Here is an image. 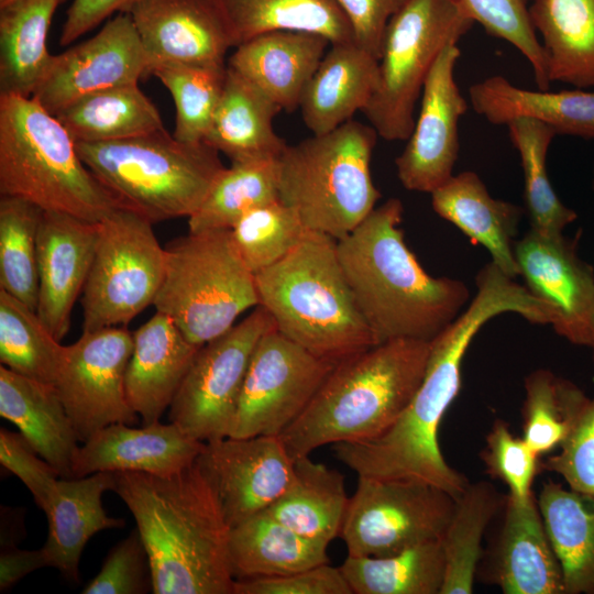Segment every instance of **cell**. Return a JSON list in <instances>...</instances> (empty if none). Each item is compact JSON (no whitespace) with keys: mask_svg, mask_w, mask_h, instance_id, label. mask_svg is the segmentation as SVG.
Segmentation results:
<instances>
[{"mask_svg":"<svg viewBox=\"0 0 594 594\" xmlns=\"http://www.w3.org/2000/svg\"><path fill=\"white\" fill-rule=\"evenodd\" d=\"M522 439L539 455L558 449L566 437L581 388L546 369L524 382Z\"/></svg>","mask_w":594,"mask_h":594,"instance_id":"46","label":"cell"},{"mask_svg":"<svg viewBox=\"0 0 594 594\" xmlns=\"http://www.w3.org/2000/svg\"><path fill=\"white\" fill-rule=\"evenodd\" d=\"M506 125L521 162L525 210L530 229L547 235L563 234L578 215L560 200L548 176V151L557 133L544 123L529 118H517Z\"/></svg>","mask_w":594,"mask_h":594,"instance_id":"42","label":"cell"},{"mask_svg":"<svg viewBox=\"0 0 594 594\" xmlns=\"http://www.w3.org/2000/svg\"><path fill=\"white\" fill-rule=\"evenodd\" d=\"M205 443L189 437L170 421H155L141 428L112 424L91 435L79 447L73 477L97 472H141L168 476L194 464Z\"/></svg>","mask_w":594,"mask_h":594,"instance_id":"23","label":"cell"},{"mask_svg":"<svg viewBox=\"0 0 594 594\" xmlns=\"http://www.w3.org/2000/svg\"><path fill=\"white\" fill-rule=\"evenodd\" d=\"M0 416L19 429L61 479H74L73 465L79 440L53 384L1 365Z\"/></svg>","mask_w":594,"mask_h":594,"instance_id":"27","label":"cell"},{"mask_svg":"<svg viewBox=\"0 0 594 594\" xmlns=\"http://www.w3.org/2000/svg\"><path fill=\"white\" fill-rule=\"evenodd\" d=\"M340 570L352 594H440L444 560L440 541L383 556H350Z\"/></svg>","mask_w":594,"mask_h":594,"instance_id":"40","label":"cell"},{"mask_svg":"<svg viewBox=\"0 0 594 594\" xmlns=\"http://www.w3.org/2000/svg\"><path fill=\"white\" fill-rule=\"evenodd\" d=\"M430 341L396 339L340 361L301 415L279 436L293 460L326 444L378 437L418 389Z\"/></svg>","mask_w":594,"mask_h":594,"instance_id":"4","label":"cell"},{"mask_svg":"<svg viewBox=\"0 0 594 594\" xmlns=\"http://www.w3.org/2000/svg\"><path fill=\"white\" fill-rule=\"evenodd\" d=\"M0 462L4 469L22 481L36 505L44 512L61 479L56 470L20 432L4 428L0 430Z\"/></svg>","mask_w":594,"mask_h":594,"instance_id":"52","label":"cell"},{"mask_svg":"<svg viewBox=\"0 0 594 594\" xmlns=\"http://www.w3.org/2000/svg\"><path fill=\"white\" fill-rule=\"evenodd\" d=\"M133 349L127 326L82 331L64 345L54 386L79 442L112 424L138 421L125 393V372Z\"/></svg>","mask_w":594,"mask_h":594,"instance_id":"15","label":"cell"},{"mask_svg":"<svg viewBox=\"0 0 594 594\" xmlns=\"http://www.w3.org/2000/svg\"><path fill=\"white\" fill-rule=\"evenodd\" d=\"M148 64L226 63L231 47L209 0H140L129 12Z\"/></svg>","mask_w":594,"mask_h":594,"instance_id":"22","label":"cell"},{"mask_svg":"<svg viewBox=\"0 0 594 594\" xmlns=\"http://www.w3.org/2000/svg\"><path fill=\"white\" fill-rule=\"evenodd\" d=\"M98 222L44 211L37 232L38 294L36 314L61 341L68 332L74 305L92 264Z\"/></svg>","mask_w":594,"mask_h":594,"instance_id":"20","label":"cell"},{"mask_svg":"<svg viewBox=\"0 0 594 594\" xmlns=\"http://www.w3.org/2000/svg\"><path fill=\"white\" fill-rule=\"evenodd\" d=\"M8 1H10V0H0V6L7 3Z\"/></svg>","mask_w":594,"mask_h":594,"instance_id":"57","label":"cell"},{"mask_svg":"<svg viewBox=\"0 0 594 594\" xmlns=\"http://www.w3.org/2000/svg\"><path fill=\"white\" fill-rule=\"evenodd\" d=\"M114 472H97L84 477L59 479L44 510L48 534L42 550L48 566L67 579L78 580V565L87 541L98 531L122 528L124 520L107 515L102 495L113 491Z\"/></svg>","mask_w":594,"mask_h":594,"instance_id":"29","label":"cell"},{"mask_svg":"<svg viewBox=\"0 0 594 594\" xmlns=\"http://www.w3.org/2000/svg\"><path fill=\"white\" fill-rule=\"evenodd\" d=\"M460 56L458 43L448 44L425 81L418 117L395 160L397 177L407 190L431 194L454 175L459 122L468 110L454 77Z\"/></svg>","mask_w":594,"mask_h":594,"instance_id":"17","label":"cell"},{"mask_svg":"<svg viewBox=\"0 0 594 594\" xmlns=\"http://www.w3.org/2000/svg\"><path fill=\"white\" fill-rule=\"evenodd\" d=\"M579 238L530 229L515 242L514 255L525 287L551 310L554 331L593 351L594 268L578 254Z\"/></svg>","mask_w":594,"mask_h":594,"instance_id":"16","label":"cell"},{"mask_svg":"<svg viewBox=\"0 0 594 594\" xmlns=\"http://www.w3.org/2000/svg\"><path fill=\"white\" fill-rule=\"evenodd\" d=\"M44 210L23 198H0V289L36 311L37 232Z\"/></svg>","mask_w":594,"mask_h":594,"instance_id":"43","label":"cell"},{"mask_svg":"<svg viewBox=\"0 0 594 594\" xmlns=\"http://www.w3.org/2000/svg\"><path fill=\"white\" fill-rule=\"evenodd\" d=\"M312 231L292 207L280 200L256 207L231 229L233 244L255 275L294 250Z\"/></svg>","mask_w":594,"mask_h":594,"instance_id":"47","label":"cell"},{"mask_svg":"<svg viewBox=\"0 0 594 594\" xmlns=\"http://www.w3.org/2000/svg\"><path fill=\"white\" fill-rule=\"evenodd\" d=\"M277 160L231 162L188 218L189 232L232 229L248 211L279 200Z\"/></svg>","mask_w":594,"mask_h":594,"instance_id":"41","label":"cell"},{"mask_svg":"<svg viewBox=\"0 0 594 594\" xmlns=\"http://www.w3.org/2000/svg\"><path fill=\"white\" fill-rule=\"evenodd\" d=\"M95 177L122 208L152 223L189 218L226 168L205 142L185 143L165 128L139 136L76 143Z\"/></svg>","mask_w":594,"mask_h":594,"instance_id":"7","label":"cell"},{"mask_svg":"<svg viewBox=\"0 0 594 594\" xmlns=\"http://www.w3.org/2000/svg\"><path fill=\"white\" fill-rule=\"evenodd\" d=\"M233 594H352L340 568L320 564L284 575L239 579Z\"/></svg>","mask_w":594,"mask_h":594,"instance_id":"53","label":"cell"},{"mask_svg":"<svg viewBox=\"0 0 594 594\" xmlns=\"http://www.w3.org/2000/svg\"><path fill=\"white\" fill-rule=\"evenodd\" d=\"M503 502L504 497L486 481L469 483L455 498L452 516L440 539L444 560L440 594L473 592L483 556V537Z\"/></svg>","mask_w":594,"mask_h":594,"instance_id":"39","label":"cell"},{"mask_svg":"<svg viewBox=\"0 0 594 594\" xmlns=\"http://www.w3.org/2000/svg\"><path fill=\"white\" fill-rule=\"evenodd\" d=\"M66 0H10L0 6V95L32 97L51 63L46 41Z\"/></svg>","mask_w":594,"mask_h":594,"instance_id":"35","label":"cell"},{"mask_svg":"<svg viewBox=\"0 0 594 594\" xmlns=\"http://www.w3.org/2000/svg\"><path fill=\"white\" fill-rule=\"evenodd\" d=\"M455 497L435 485L358 475L340 537L348 554L383 557L440 541Z\"/></svg>","mask_w":594,"mask_h":594,"instance_id":"12","label":"cell"},{"mask_svg":"<svg viewBox=\"0 0 594 594\" xmlns=\"http://www.w3.org/2000/svg\"><path fill=\"white\" fill-rule=\"evenodd\" d=\"M148 75L146 54L129 12L108 20L92 37L54 55L32 98L56 116L76 100Z\"/></svg>","mask_w":594,"mask_h":594,"instance_id":"18","label":"cell"},{"mask_svg":"<svg viewBox=\"0 0 594 594\" xmlns=\"http://www.w3.org/2000/svg\"><path fill=\"white\" fill-rule=\"evenodd\" d=\"M63 350L35 310L0 289L1 365L54 385Z\"/></svg>","mask_w":594,"mask_h":594,"instance_id":"44","label":"cell"},{"mask_svg":"<svg viewBox=\"0 0 594 594\" xmlns=\"http://www.w3.org/2000/svg\"><path fill=\"white\" fill-rule=\"evenodd\" d=\"M352 30L353 41L377 59L391 19L408 0H334Z\"/></svg>","mask_w":594,"mask_h":594,"instance_id":"54","label":"cell"},{"mask_svg":"<svg viewBox=\"0 0 594 594\" xmlns=\"http://www.w3.org/2000/svg\"><path fill=\"white\" fill-rule=\"evenodd\" d=\"M153 306L202 346L258 306L254 274L239 255L231 229L188 232L165 246V272Z\"/></svg>","mask_w":594,"mask_h":594,"instance_id":"9","label":"cell"},{"mask_svg":"<svg viewBox=\"0 0 594 594\" xmlns=\"http://www.w3.org/2000/svg\"><path fill=\"white\" fill-rule=\"evenodd\" d=\"M231 47L273 31H302L330 44L352 43L348 19L334 0H209Z\"/></svg>","mask_w":594,"mask_h":594,"instance_id":"32","label":"cell"},{"mask_svg":"<svg viewBox=\"0 0 594 594\" xmlns=\"http://www.w3.org/2000/svg\"><path fill=\"white\" fill-rule=\"evenodd\" d=\"M282 110L228 66L222 95L204 142L231 162L278 158L287 144L275 132L273 120Z\"/></svg>","mask_w":594,"mask_h":594,"instance_id":"31","label":"cell"},{"mask_svg":"<svg viewBox=\"0 0 594 594\" xmlns=\"http://www.w3.org/2000/svg\"><path fill=\"white\" fill-rule=\"evenodd\" d=\"M540 458L522 437H515L502 419L493 422L481 453L486 473L502 481L508 488V495L517 501H526L534 495L531 486L541 470Z\"/></svg>","mask_w":594,"mask_h":594,"instance_id":"50","label":"cell"},{"mask_svg":"<svg viewBox=\"0 0 594 594\" xmlns=\"http://www.w3.org/2000/svg\"><path fill=\"white\" fill-rule=\"evenodd\" d=\"M200 348L160 311L133 332L125 393L143 425L160 421L169 408Z\"/></svg>","mask_w":594,"mask_h":594,"instance_id":"24","label":"cell"},{"mask_svg":"<svg viewBox=\"0 0 594 594\" xmlns=\"http://www.w3.org/2000/svg\"><path fill=\"white\" fill-rule=\"evenodd\" d=\"M153 223L127 208L98 222V238L80 304L82 331L127 326L154 300L165 272V248Z\"/></svg>","mask_w":594,"mask_h":594,"instance_id":"11","label":"cell"},{"mask_svg":"<svg viewBox=\"0 0 594 594\" xmlns=\"http://www.w3.org/2000/svg\"><path fill=\"white\" fill-rule=\"evenodd\" d=\"M458 0H408L391 19L378 59V84L362 111L378 136L406 141L425 81L440 52L473 26Z\"/></svg>","mask_w":594,"mask_h":594,"instance_id":"10","label":"cell"},{"mask_svg":"<svg viewBox=\"0 0 594 594\" xmlns=\"http://www.w3.org/2000/svg\"><path fill=\"white\" fill-rule=\"evenodd\" d=\"M227 64H166L154 75L168 89L176 107L174 138L185 143L204 142L220 101Z\"/></svg>","mask_w":594,"mask_h":594,"instance_id":"45","label":"cell"},{"mask_svg":"<svg viewBox=\"0 0 594 594\" xmlns=\"http://www.w3.org/2000/svg\"><path fill=\"white\" fill-rule=\"evenodd\" d=\"M378 84V59L354 42L331 44L304 90L299 109L312 134L352 120L371 101Z\"/></svg>","mask_w":594,"mask_h":594,"instance_id":"28","label":"cell"},{"mask_svg":"<svg viewBox=\"0 0 594 594\" xmlns=\"http://www.w3.org/2000/svg\"><path fill=\"white\" fill-rule=\"evenodd\" d=\"M327 547L262 510L230 529V568L234 580L284 575L329 563Z\"/></svg>","mask_w":594,"mask_h":594,"instance_id":"34","label":"cell"},{"mask_svg":"<svg viewBox=\"0 0 594 594\" xmlns=\"http://www.w3.org/2000/svg\"><path fill=\"white\" fill-rule=\"evenodd\" d=\"M403 215V202L389 198L337 241L346 282L376 344L431 341L470 302L462 280L424 270L405 242Z\"/></svg>","mask_w":594,"mask_h":594,"instance_id":"3","label":"cell"},{"mask_svg":"<svg viewBox=\"0 0 594 594\" xmlns=\"http://www.w3.org/2000/svg\"><path fill=\"white\" fill-rule=\"evenodd\" d=\"M330 45L316 33L273 31L237 46L227 65L283 110L294 111Z\"/></svg>","mask_w":594,"mask_h":594,"instance_id":"25","label":"cell"},{"mask_svg":"<svg viewBox=\"0 0 594 594\" xmlns=\"http://www.w3.org/2000/svg\"><path fill=\"white\" fill-rule=\"evenodd\" d=\"M152 590L147 552L136 529L108 553L84 594H140Z\"/></svg>","mask_w":594,"mask_h":594,"instance_id":"51","label":"cell"},{"mask_svg":"<svg viewBox=\"0 0 594 594\" xmlns=\"http://www.w3.org/2000/svg\"><path fill=\"white\" fill-rule=\"evenodd\" d=\"M564 594H594V495L546 482L537 497Z\"/></svg>","mask_w":594,"mask_h":594,"instance_id":"36","label":"cell"},{"mask_svg":"<svg viewBox=\"0 0 594 594\" xmlns=\"http://www.w3.org/2000/svg\"><path fill=\"white\" fill-rule=\"evenodd\" d=\"M592 188L594 190V169H593V178H592Z\"/></svg>","mask_w":594,"mask_h":594,"instance_id":"58","label":"cell"},{"mask_svg":"<svg viewBox=\"0 0 594 594\" xmlns=\"http://www.w3.org/2000/svg\"><path fill=\"white\" fill-rule=\"evenodd\" d=\"M273 328V318L258 305L202 345L168 408L169 421L202 442L228 437L254 348Z\"/></svg>","mask_w":594,"mask_h":594,"instance_id":"13","label":"cell"},{"mask_svg":"<svg viewBox=\"0 0 594 594\" xmlns=\"http://www.w3.org/2000/svg\"><path fill=\"white\" fill-rule=\"evenodd\" d=\"M593 326H594V320H593ZM593 359H594V350H593Z\"/></svg>","mask_w":594,"mask_h":594,"instance_id":"59","label":"cell"},{"mask_svg":"<svg viewBox=\"0 0 594 594\" xmlns=\"http://www.w3.org/2000/svg\"><path fill=\"white\" fill-rule=\"evenodd\" d=\"M56 117L76 143L130 139L164 128L156 106L138 82L87 95Z\"/></svg>","mask_w":594,"mask_h":594,"instance_id":"38","label":"cell"},{"mask_svg":"<svg viewBox=\"0 0 594 594\" xmlns=\"http://www.w3.org/2000/svg\"><path fill=\"white\" fill-rule=\"evenodd\" d=\"M473 110L493 124L529 118L550 127L557 135L594 140V91L528 90L504 76H490L469 89Z\"/></svg>","mask_w":594,"mask_h":594,"instance_id":"30","label":"cell"},{"mask_svg":"<svg viewBox=\"0 0 594 594\" xmlns=\"http://www.w3.org/2000/svg\"><path fill=\"white\" fill-rule=\"evenodd\" d=\"M145 546L155 594H233L230 526L197 461L168 476L117 472Z\"/></svg>","mask_w":594,"mask_h":594,"instance_id":"2","label":"cell"},{"mask_svg":"<svg viewBox=\"0 0 594 594\" xmlns=\"http://www.w3.org/2000/svg\"><path fill=\"white\" fill-rule=\"evenodd\" d=\"M48 566L44 551L19 549L18 546L1 548L0 590L6 592L29 573Z\"/></svg>","mask_w":594,"mask_h":594,"instance_id":"56","label":"cell"},{"mask_svg":"<svg viewBox=\"0 0 594 594\" xmlns=\"http://www.w3.org/2000/svg\"><path fill=\"white\" fill-rule=\"evenodd\" d=\"M435 212L453 223L473 243L484 246L506 276L519 275L514 255L515 237L525 210L509 201L492 197L471 170L453 175L431 194Z\"/></svg>","mask_w":594,"mask_h":594,"instance_id":"26","label":"cell"},{"mask_svg":"<svg viewBox=\"0 0 594 594\" xmlns=\"http://www.w3.org/2000/svg\"><path fill=\"white\" fill-rule=\"evenodd\" d=\"M337 364L316 356L276 328L266 331L252 353L228 437H279Z\"/></svg>","mask_w":594,"mask_h":594,"instance_id":"14","label":"cell"},{"mask_svg":"<svg viewBox=\"0 0 594 594\" xmlns=\"http://www.w3.org/2000/svg\"><path fill=\"white\" fill-rule=\"evenodd\" d=\"M487 34L512 44L529 62L536 85L549 90L550 80L541 42L532 25L528 0H458Z\"/></svg>","mask_w":594,"mask_h":594,"instance_id":"48","label":"cell"},{"mask_svg":"<svg viewBox=\"0 0 594 594\" xmlns=\"http://www.w3.org/2000/svg\"><path fill=\"white\" fill-rule=\"evenodd\" d=\"M377 138L371 124L352 119L287 144L277 160L279 200L296 210L308 229L343 239L381 197L371 175Z\"/></svg>","mask_w":594,"mask_h":594,"instance_id":"8","label":"cell"},{"mask_svg":"<svg viewBox=\"0 0 594 594\" xmlns=\"http://www.w3.org/2000/svg\"><path fill=\"white\" fill-rule=\"evenodd\" d=\"M540 462L541 470L558 474L573 491L594 495V395L580 393L569 432Z\"/></svg>","mask_w":594,"mask_h":594,"instance_id":"49","label":"cell"},{"mask_svg":"<svg viewBox=\"0 0 594 594\" xmlns=\"http://www.w3.org/2000/svg\"><path fill=\"white\" fill-rule=\"evenodd\" d=\"M348 505L343 475L306 455L294 460L290 484L265 510L299 535L329 544L340 536Z\"/></svg>","mask_w":594,"mask_h":594,"instance_id":"37","label":"cell"},{"mask_svg":"<svg viewBox=\"0 0 594 594\" xmlns=\"http://www.w3.org/2000/svg\"><path fill=\"white\" fill-rule=\"evenodd\" d=\"M254 277L258 305L276 329L316 356L339 363L376 344L346 282L336 239L310 231Z\"/></svg>","mask_w":594,"mask_h":594,"instance_id":"5","label":"cell"},{"mask_svg":"<svg viewBox=\"0 0 594 594\" xmlns=\"http://www.w3.org/2000/svg\"><path fill=\"white\" fill-rule=\"evenodd\" d=\"M476 294L459 317L430 341L422 381L399 418L376 438L333 444L338 460L360 476L418 481L455 498L470 483L444 459L442 418L459 395L461 369L479 331L493 318L514 312L531 323L548 321L546 305L494 263L477 273Z\"/></svg>","mask_w":594,"mask_h":594,"instance_id":"1","label":"cell"},{"mask_svg":"<svg viewBox=\"0 0 594 594\" xmlns=\"http://www.w3.org/2000/svg\"><path fill=\"white\" fill-rule=\"evenodd\" d=\"M503 521L486 554L485 580L505 594H564L563 575L534 494L503 502Z\"/></svg>","mask_w":594,"mask_h":594,"instance_id":"21","label":"cell"},{"mask_svg":"<svg viewBox=\"0 0 594 594\" xmlns=\"http://www.w3.org/2000/svg\"><path fill=\"white\" fill-rule=\"evenodd\" d=\"M140 0H73L67 9L59 44L65 46L95 29L116 12H130Z\"/></svg>","mask_w":594,"mask_h":594,"instance_id":"55","label":"cell"},{"mask_svg":"<svg viewBox=\"0 0 594 594\" xmlns=\"http://www.w3.org/2000/svg\"><path fill=\"white\" fill-rule=\"evenodd\" d=\"M529 12L550 82L594 87V0H534Z\"/></svg>","mask_w":594,"mask_h":594,"instance_id":"33","label":"cell"},{"mask_svg":"<svg viewBox=\"0 0 594 594\" xmlns=\"http://www.w3.org/2000/svg\"><path fill=\"white\" fill-rule=\"evenodd\" d=\"M230 528L267 509L288 487L294 460L276 436L224 437L205 443L197 459Z\"/></svg>","mask_w":594,"mask_h":594,"instance_id":"19","label":"cell"},{"mask_svg":"<svg viewBox=\"0 0 594 594\" xmlns=\"http://www.w3.org/2000/svg\"><path fill=\"white\" fill-rule=\"evenodd\" d=\"M0 194L90 222L121 207L57 117L16 95H0Z\"/></svg>","mask_w":594,"mask_h":594,"instance_id":"6","label":"cell"}]
</instances>
